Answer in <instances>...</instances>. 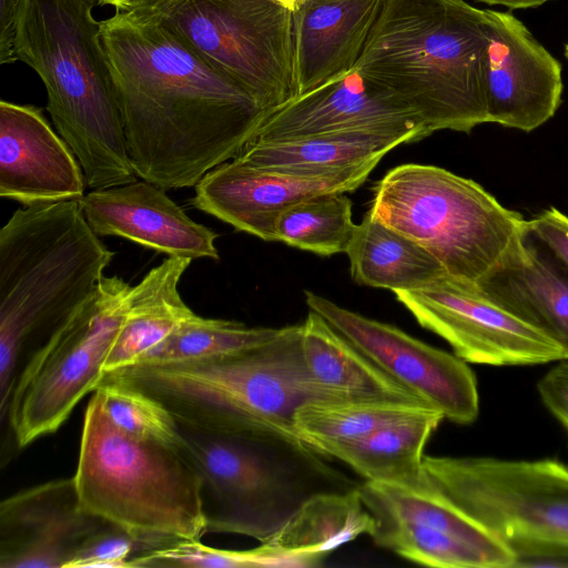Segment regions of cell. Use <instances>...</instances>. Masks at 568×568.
I'll list each match as a JSON object with an SVG mask.
<instances>
[{"label":"cell","mask_w":568,"mask_h":568,"mask_svg":"<svg viewBox=\"0 0 568 568\" xmlns=\"http://www.w3.org/2000/svg\"><path fill=\"white\" fill-rule=\"evenodd\" d=\"M400 130H347L281 140H253L237 159L257 169L317 175L382 160L394 148L423 140Z\"/></svg>","instance_id":"7402d4cb"},{"label":"cell","mask_w":568,"mask_h":568,"mask_svg":"<svg viewBox=\"0 0 568 568\" xmlns=\"http://www.w3.org/2000/svg\"><path fill=\"white\" fill-rule=\"evenodd\" d=\"M287 6H290L291 8H294V6L300 1V0H278Z\"/></svg>","instance_id":"b9f144b4"},{"label":"cell","mask_w":568,"mask_h":568,"mask_svg":"<svg viewBox=\"0 0 568 568\" xmlns=\"http://www.w3.org/2000/svg\"><path fill=\"white\" fill-rule=\"evenodd\" d=\"M485 10L465 0H383L353 69L392 93L432 135L488 122Z\"/></svg>","instance_id":"7a4b0ae2"},{"label":"cell","mask_w":568,"mask_h":568,"mask_svg":"<svg viewBox=\"0 0 568 568\" xmlns=\"http://www.w3.org/2000/svg\"><path fill=\"white\" fill-rule=\"evenodd\" d=\"M352 207L345 193L300 201L278 215L276 241L322 256L345 253L356 227Z\"/></svg>","instance_id":"4dcf8cb0"},{"label":"cell","mask_w":568,"mask_h":568,"mask_svg":"<svg viewBox=\"0 0 568 568\" xmlns=\"http://www.w3.org/2000/svg\"><path fill=\"white\" fill-rule=\"evenodd\" d=\"M301 335L302 324L284 326L270 342L231 356L170 365L134 364L103 376L151 395L180 425L303 445L294 429L296 409L313 400L342 398L310 373Z\"/></svg>","instance_id":"277c9868"},{"label":"cell","mask_w":568,"mask_h":568,"mask_svg":"<svg viewBox=\"0 0 568 568\" xmlns=\"http://www.w3.org/2000/svg\"><path fill=\"white\" fill-rule=\"evenodd\" d=\"M528 231L568 267V216L556 207L542 211L527 221Z\"/></svg>","instance_id":"8d00e7d4"},{"label":"cell","mask_w":568,"mask_h":568,"mask_svg":"<svg viewBox=\"0 0 568 568\" xmlns=\"http://www.w3.org/2000/svg\"><path fill=\"white\" fill-rule=\"evenodd\" d=\"M142 0H98L99 4H111L118 10L130 11L141 3Z\"/></svg>","instance_id":"60d3db41"},{"label":"cell","mask_w":568,"mask_h":568,"mask_svg":"<svg viewBox=\"0 0 568 568\" xmlns=\"http://www.w3.org/2000/svg\"><path fill=\"white\" fill-rule=\"evenodd\" d=\"M179 428V449L201 479L206 534H240L264 542L311 496L275 457V449L291 442L214 434L180 424Z\"/></svg>","instance_id":"8fae6325"},{"label":"cell","mask_w":568,"mask_h":568,"mask_svg":"<svg viewBox=\"0 0 568 568\" xmlns=\"http://www.w3.org/2000/svg\"><path fill=\"white\" fill-rule=\"evenodd\" d=\"M368 212L417 242L448 275L474 284L517 253L528 231L481 185L430 164L390 169L373 185Z\"/></svg>","instance_id":"52a82bcc"},{"label":"cell","mask_w":568,"mask_h":568,"mask_svg":"<svg viewBox=\"0 0 568 568\" xmlns=\"http://www.w3.org/2000/svg\"><path fill=\"white\" fill-rule=\"evenodd\" d=\"M565 57L568 60V43L565 45Z\"/></svg>","instance_id":"7bdbcfd3"},{"label":"cell","mask_w":568,"mask_h":568,"mask_svg":"<svg viewBox=\"0 0 568 568\" xmlns=\"http://www.w3.org/2000/svg\"><path fill=\"white\" fill-rule=\"evenodd\" d=\"M80 201L17 210L0 230V414L22 353L41 346L91 295L111 263Z\"/></svg>","instance_id":"5b68a950"},{"label":"cell","mask_w":568,"mask_h":568,"mask_svg":"<svg viewBox=\"0 0 568 568\" xmlns=\"http://www.w3.org/2000/svg\"><path fill=\"white\" fill-rule=\"evenodd\" d=\"M477 285L555 342L568 359V267L529 231L521 248Z\"/></svg>","instance_id":"44dd1931"},{"label":"cell","mask_w":568,"mask_h":568,"mask_svg":"<svg viewBox=\"0 0 568 568\" xmlns=\"http://www.w3.org/2000/svg\"><path fill=\"white\" fill-rule=\"evenodd\" d=\"M394 294L420 326L444 338L467 363L537 365L565 359L555 342L494 303L477 284L445 274Z\"/></svg>","instance_id":"7c38bea8"},{"label":"cell","mask_w":568,"mask_h":568,"mask_svg":"<svg viewBox=\"0 0 568 568\" xmlns=\"http://www.w3.org/2000/svg\"><path fill=\"white\" fill-rule=\"evenodd\" d=\"M425 483L505 542L568 545V465L425 456Z\"/></svg>","instance_id":"30bf717a"},{"label":"cell","mask_w":568,"mask_h":568,"mask_svg":"<svg viewBox=\"0 0 568 568\" xmlns=\"http://www.w3.org/2000/svg\"><path fill=\"white\" fill-rule=\"evenodd\" d=\"M379 161L324 174L300 175L266 171L232 159L209 171L195 184L191 203L237 231L274 242L276 220L285 209L316 195L355 191Z\"/></svg>","instance_id":"5bb4252c"},{"label":"cell","mask_w":568,"mask_h":568,"mask_svg":"<svg viewBox=\"0 0 568 568\" xmlns=\"http://www.w3.org/2000/svg\"><path fill=\"white\" fill-rule=\"evenodd\" d=\"M73 479L85 511L158 549L206 534L201 479L179 447L118 429L94 395Z\"/></svg>","instance_id":"8992f818"},{"label":"cell","mask_w":568,"mask_h":568,"mask_svg":"<svg viewBox=\"0 0 568 568\" xmlns=\"http://www.w3.org/2000/svg\"><path fill=\"white\" fill-rule=\"evenodd\" d=\"M425 408L432 407L395 400H313L296 409L294 429L304 446L324 455Z\"/></svg>","instance_id":"f1b7e54d"},{"label":"cell","mask_w":568,"mask_h":568,"mask_svg":"<svg viewBox=\"0 0 568 568\" xmlns=\"http://www.w3.org/2000/svg\"><path fill=\"white\" fill-rule=\"evenodd\" d=\"M100 24L139 178L195 186L254 139L270 112L161 22L118 10Z\"/></svg>","instance_id":"6da1fadb"},{"label":"cell","mask_w":568,"mask_h":568,"mask_svg":"<svg viewBox=\"0 0 568 568\" xmlns=\"http://www.w3.org/2000/svg\"><path fill=\"white\" fill-rule=\"evenodd\" d=\"M305 302L378 368L445 419L466 425L479 413L477 381L467 362L387 323L368 318L312 291Z\"/></svg>","instance_id":"4fadbf2b"},{"label":"cell","mask_w":568,"mask_h":568,"mask_svg":"<svg viewBox=\"0 0 568 568\" xmlns=\"http://www.w3.org/2000/svg\"><path fill=\"white\" fill-rule=\"evenodd\" d=\"M544 405L568 429V359L559 361L538 382Z\"/></svg>","instance_id":"74e56055"},{"label":"cell","mask_w":568,"mask_h":568,"mask_svg":"<svg viewBox=\"0 0 568 568\" xmlns=\"http://www.w3.org/2000/svg\"><path fill=\"white\" fill-rule=\"evenodd\" d=\"M371 515L418 524L453 535L488 555L496 568H513L510 548L496 535L424 484L419 488L364 481L358 487Z\"/></svg>","instance_id":"83f0119b"},{"label":"cell","mask_w":568,"mask_h":568,"mask_svg":"<svg viewBox=\"0 0 568 568\" xmlns=\"http://www.w3.org/2000/svg\"><path fill=\"white\" fill-rule=\"evenodd\" d=\"M347 130L410 131L424 139L430 135L392 93L352 69L271 111L253 140Z\"/></svg>","instance_id":"ac0fdd59"},{"label":"cell","mask_w":568,"mask_h":568,"mask_svg":"<svg viewBox=\"0 0 568 568\" xmlns=\"http://www.w3.org/2000/svg\"><path fill=\"white\" fill-rule=\"evenodd\" d=\"M383 0H300L293 8V98L354 68Z\"/></svg>","instance_id":"ffe728a7"},{"label":"cell","mask_w":568,"mask_h":568,"mask_svg":"<svg viewBox=\"0 0 568 568\" xmlns=\"http://www.w3.org/2000/svg\"><path fill=\"white\" fill-rule=\"evenodd\" d=\"M280 328L248 327L236 321L194 314L134 364L170 365L222 358L270 342Z\"/></svg>","instance_id":"f546056e"},{"label":"cell","mask_w":568,"mask_h":568,"mask_svg":"<svg viewBox=\"0 0 568 568\" xmlns=\"http://www.w3.org/2000/svg\"><path fill=\"white\" fill-rule=\"evenodd\" d=\"M374 518L358 488L323 490L306 498L266 541L304 561L306 568L322 565L339 546L371 535Z\"/></svg>","instance_id":"484cf974"},{"label":"cell","mask_w":568,"mask_h":568,"mask_svg":"<svg viewBox=\"0 0 568 568\" xmlns=\"http://www.w3.org/2000/svg\"><path fill=\"white\" fill-rule=\"evenodd\" d=\"M345 254L354 282L393 293L423 287L447 274L423 246L369 212L356 224Z\"/></svg>","instance_id":"4316f807"},{"label":"cell","mask_w":568,"mask_h":568,"mask_svg":"<svg viewBox=\"0 0 568 568\" xmlns=\"http://www.w3.org/2000/svg\"><path fill=\"white\" fill-rule=\"evenodd\" d=\"M301 345L313 377L342 399L425 405L314 311L302 324Z\"/></svg>","instance_id":"cb8c5ba5"},{"label":"cell","mask_w":568,"mask_h":568,"mask_svg":"<svg viewBox=\"0 0 568 568\" xmlns=\"http://www.w3.org/2000/svg\"><path fill=\"white\" fill-rule=\"evenodd\" d=\"M154 550L153 545L105 521L87 538L68 568H133L135 559Z\"/></svg>","instance_id":"e575fe53"},{"label":"cell","mask_w":568,"mask_h":568,"mask_svg":"<svg viewBox=\"0 0 568 568\" xmlns=\"http://www.w3.org/2000/svg\"><path fill=\"white\" fill-rule=\"evenodd\" d=\"M191 262L186 257L168 256L131 286L124 317L102 368L103 375L134 364L195 314L179 290Z\"/></svg>","instance_id":"603a6c76"},{"label":"cell","mask_w":568,"mask_h":568,"mask_svg":"<svg viewBox=\"0 0 568 568\" xmlns=\"http://www.w3.org/2000/svg\"><path fill=\"white\" fill-rule=\"evenodd\" d=\"M369 537L377 546L428 567L496 568L491 558L480 549L418 524L376 517Z\"/></svg>","instance_id":"1f68e13d"},{"label":"cell","mask_w":568,"mask_h":568,"mask_svg":"<svg viewBox=\"0 0 568 568\" xmlns=\"http://www.w3.org/2000/svg\"><path fill=\"white\" fill-rule=\"evenodd\" d=\"M148 181L92 190L80 200L99 236H118L174 257L219 260L217 234L191 220L165 192Z\"/></svg>","instance_id":"d6986e66"},{"label":"cell","mask_w":568,"mask_h":568,"mask_svg":"<svg viewBox=\"0 0 568 568\" xmlns=\"http://www.w3.org/2000/svg\"><path fill=\"white\" fill-rule=\"evenodd\" d=\"M443 419L440 412L425 408L363 438L331 447L324 456L346 464L366 481L419 488L425 484L423 460L426 443Z\"/></svg>","instance_id":"d4e9b609"},{"label":"cell","mask_w":568,"mask_h":568,"mask_svg":"<svg viewBox=\"0 0 568 568\" xmlns=\"http://www.w3.org/2000/svg\"><path fill=\"white\" fill-rule=\"evenodd\" d=\"M108 419L135 438L179 447L176 419L158 399L122 381L102 376L93 390Z\"/></svg>","instance_id":"d6a6232c"},{"label":"cell","mask_w":568,"mask_h":568,"mask_svg":"<svg viewBox=\"0 0 568 568\" xmlns=\"http://www.w3.org/2000/svg\"><path fill=\"white\" fill-rule=\"evenodd\" d=\"M104 523L82 508L73 477L21 490L0 504V568H68Z\"/></svg>","instance_id":"2e32d148"},{"label":"cell","mask_w":568,"mask_h":568,"mask_svg":"<svg viewBox=\"0 0 568 568\" xmlns=\"http://www.w3.org/2000/svg\"><path fill=\"white\" fill-rule=\"evenodd\" d=\"M130 290L123 278L103 275L91 295L33 351L16 377L6 413L18 447L57 432L97 388Z\"/></svg>","instance_id":"ba28073f"},{"label":"cell","mask_w":568,"mask_h":568,"mask_svg":"<svg viewBox=\"0 0 568 568\" xmlns=\"http://www.w3.org/2000/svg\"><path fill=\"white\" fill-rule=\"evenodd\" d=\"M136 567L202 568H306L300 558L268 544L246 550L206 546L200 540H184L135 559Z\"/></svg>","instance_id":"836d02e7"},{"label":"cell","mask_w":568,"mask_h":568,"mask_svg":"<svg viewBox=\"0 0 568 568\" xmlns=\"http://www.w3.org/2000/svg\"><path fill=\"white\" fill-rule=\"evenodd\" d=\"M0 63L17 61L14 38L22 0H0Z\"/></svg>","instance_id":"f35d334b"},{"label":"cell","mask_w":568,"mask_h":568,"mask_svg":"<svg viewBox=\"0 0 568 568\" xmlns=\"http://www.w3.org/2000/svg\"><path fill=\"white\" fill-rule=\"evenodd\" d=\"M514 567H568V545L527 539L507 541Z\"/></svg>","instance_id":"d590c367"},{"label":"cell","mask_w":568,"mask_h":568,"mask_svg":"<svg viewBox=\"0 0 568 568\" xmlns=\"http://www.w3.org/2000/svg\"><path fill=\"white\" fill-rule=\"evenodd\" d=\"M488 21V122L530 132L561 104V63L510 12L485 10Z\"/></svg>","instance_id":"9a60e30c"},{"label":"cell","mask_w":568,"mask_h":568,"mask_svg":"<svg viewBox=\"0 0 568 568\" xmlns=\"http://www.w3.org/2000/svg\"><path fill=\"white\" fill-rule=\"evenodd\" d=\"M97 0H22L14 54L42 80L47 110L78 159L87 185L100 190L136 181Z\"/></svg>","instance_id":"3957f363"},{"label":"cell","mask_w":568,"mask_h":568,"mask_svg":"<svg viewBox=\"0 0 568 568\" xmlns=\"http://www.w3.org/2000/svg\"><path fill=\"white\" fill-rule=\"evenodd\" d=\"M87 182L41 108L0 102V195L23 206L80 201Z\"/></svg>","instance_id":"e0dca14e"},{"label":"cell","mask_w":568,"mask_h":568,"mask_svg":"<svg viewBox=\"0 0 568 568\" xmlns=\"http://www.w3.org/2000/svg\"><path fill=\"white\" fill-rule=\"evenodd\" d=\"M489 6H504L510 10L537 8L551 0H476Z\"/></svg>","instance_id":"ab89813d"},{"label":"cell","mask_w":568,"mask_h":568,"mask_svg":"<svg viewBox=\"0 0 568 568\" xmlns=\"http://www.w3.org/2000/svg\"><path fill=\"white\" fill-rule=\"evenodd\" d=\"M171 30L271 112L293 99V8L278 0H142Z\"/></svg>","instance_id":"9c48e42d"}]
</instances>
